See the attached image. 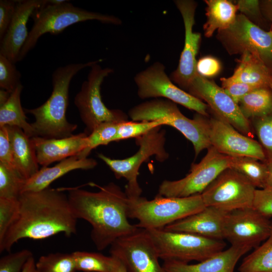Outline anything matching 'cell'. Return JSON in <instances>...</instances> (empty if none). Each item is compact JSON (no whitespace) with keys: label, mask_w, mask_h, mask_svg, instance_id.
I'll list each match as a JSON object with an SVG mask.
<instances>
[{"label":"cell","mask_w":272,"mask_h":272,"mask_svg":"<svg viewBox=\"0 0 272 272\" xmlns=\"http://www.w3.org/2000/svg\"><path fill=\"white\" fill-rule=\"evenodd\" d=\"M87 80L83 82L74 103L89 135L100 124L106 122L120 123L128 120L127 115L118 109H110L103 103L101 86L105 78L113 73L109 67H102L98 62L91 67Z\"/></svg>","instance_id":"9"},{"label":"cell","mask_w":272,"mask_h":272,"mask_svg":"<svg viewBox=\"0 0 272 272\" xmlns=\"http://www.w3.org/2000/svg\"><path fill=\"white\" fill-rule=\"evenodd\" d=\"M160 259L187 262L202 261L224 250L226 243L186 232L162 229H145Z\"/></svg>","instance_id":"7"},{"label":"cell","mask_w":272,"mask_h":272,"mask_svg":"<svg viewBox=\"0 0 272 272\" xmlns=\"http://www.w3.org/2000/svg\"><path fill=\"white\" fill-rule=\"evenodd\" d=\"M15 63L0 54V87L12 93L21 84V73Z\"/></svg>","instance_id":"37"},{"label":"cell","mask_w":272,"mask_h":272,"mask_svg":"<svg viewBox=\"0 0 272 272\" xmlns=\"http://www.w3.org/2000/svg\"><path fill=\"white\" fill-rule=\"evenodd\" d=\"M272 221L253 208L227 213L224 226V239L231 245L257 248L270 235Z\"/></svg>","instance_id":"16"},{"label":"cell","mask_w":272,"mask_h":272,"mask_svg":"<svg viewBox=\"0 0 272 272\" xmlns=\"http://www.w3.org/2000/svg\"><path fill=\"white\" fill-rule=\"evenodd\" d=\"M111 272H129L125 265L118 258L116 264Z\"/></svg>","instance_id":"49"},{"label":"cell","mask_w":272,"mask_h":272,"mask_svg":"<svg viewBox=\"0 0 272 272\" xmlns=\"http://www.w3.org/2000/svg\"><path fill=\"white\" fill-rule=\"evenodd\" d=\"M19 209L18 199L0 198V241L16 220Z\"/></svg>","instance_id":"38"},{"label":"cell","mask_w":272,"mask_h":272,"mask_svg":"<svg viewBox=\"0 0 272 272\" xmlns=\"http://www.w3.org/2000/svg\"><path fill=\"white\" fill-rule=\"evenodd\" d=\"M38 272H76L72 253H51L41 256L36 262Z\"/></svg>","instance_id":"32"},{"label":"cell","mask_w":272,"mask_h":272,"mask_svg":"<svg viewBox=\"0 0 272 272\" xmlns=\"http://www.w3.org/2000/svg\"><path fill=\"white\" fill-rule=\"evenodd\" d=\"M186 90L191 95L204 100L217 117L247 137L251 134L250 121L243 115L239 105L214 81L197 74Z\"/></svg>","instance_id":"15"},{"label":"cell","mask_w":272,"mask_h":272,"mask_svg":"<svg viewBox=\"0 0 272 272\" xmlns=\"http://www.w3.org/2000/svg\"><path fill=\"white\" fill-rule=\"evenodd\" d=\"M141 99L163 97L202 116L208 117L207 104L175 85L167 76L164 65L156 62L134 77Z\"/></svg>","instance_id":"13"},{"label":"cell","mask_w":272,"mask_h":272,"mask_svg":"<svg viewBox=\"0 0 272 272\" xmlns=\"http://www.w3.org/2000/svg\"><path fill=\"white\" fill-rule=\"evenodd\" d=\"M249 121L264 152L266 163L272 161V112Z\"/></svg>","instance_id":"36"},{"label":"cell","mask_w":272,"mask_h":272,"mask_svg":"<svg viewBox=\"0 0 272 272\" xmlns=\"http://www.w3.org/2000/svg\"><path fill=\"white\" fill-rule=\"evenodd\" d=\"M93 192L79 187L64 188L72 211L78 219L88 222L92 227L91 238L99 250H104L116 240L136 230L128 221V197L113 182Z\"/></svg>","instance_id":"2"},{"label":"cell","mask_w":272,"mask_h":272,"mask_svg":"<svg viewBox=\"0 0 272 272\" xmlns=\"http://www.w3.org/2000/svg\"><path fill=\"white\" fill-rule=\"evenodd\" d=\"M119 123L103 122L95 128L88 135L87 148L78 156L80 158H87L91 151L99 146L106 145L114 141Z\"/></svg>","instance_id":"34"},{"label":"cell","mask_w":272,"mask_h":272,"mask_svg":"<svg viewBox=\"0 0 272 272\" xmlns=\"http://www.w3.org/2000/svg\"><path fill=\"white\" fill-rule=\"evenodd\" d=\"M8 127L17 171L24 179L27 180L39 170L31 138L18 127Z\"/></svg>","instance_id":"24"},{"label":"cell","mask_w":272,"mask_h":272,"mask_svg":"<svg viewBox=\"0 0 272 272\" xmlns=\"http://www.w3.org/2000/svg\"><path fill=\"white\" fill-rule=\"evenodd\" d=\"M159 126L148 133L135 138L138 151L131 156L123 159L110 158L103 154L98 157L113 172L117 178H124L127 181L125 192L128 198L141 196L142 190L138 182L139 169L150 157L155 156L157 160L164 162L169 154L165 148V131Z\"/></svg>","instance_id":"8"},{"label":"cell","mask_w":272,"mask_h":272,"mask_svg":"<svg viewBox=\"0 0 272 272\" xmlns=\"http://www.w3.org/2000/svg\"><path fill=\"white\" fill-rule=\"evenodd\" d=\"M252 208L269 219L272 217V187L256 189Z\"/></svg>","instance_id":"42"},{"label":"cell","mask_w":272,"mask_h":272,"mask_svg":"<svg viewBox=\"0 0 272 272\" xmlns=\"http://www.w3.org/2000/svg\"><path fill=\"white\" fill-rule=\"evenodd\" d=\"M12 93L6 90L1 89L0 90V106L5 103L9 99Z\"/></svg>","instance_id":"50"},{"label":"cell","mask_w":272,"mask_h":272,"mask_svg":"<svg viewBox=\"0 0 272 272\" xmlns=\"http://www.w3.org/2000/svg\"><path fill=\"white\" fill-rule=\"evenodd\" d=\"M266 163L267 167V174L265 187H272V161Z\"/></svg>","instance_id":"48"},{"label":"cell","mask_w":272,"mask_h":272,"mask_svg":"<svg viewBox=\"0 0 272 272\" xmlns=\"http://www.w3.org/2000/svg\"><path fill=\"white\" fill-rule=\"evenodd\" d=\"M31 17L33 25L21 50L19 61L26 56L45 33L57 35L73 24L90 20L113 25L121 24L120 19L114 16L89 11L76 7L67 1L59 5H51L46 0V3L36 10Z\"/></svg>","instance_id":"5"},{"label":"cell","mask_w":272,"mask_h":272,"mask_svg":"<svg viewBox=\"0 0 272 272\" xmlns=\"http://www.w3.org/2000/svg\"><path fill=\"white\" fill-rule=\"evenodd\" d=\"M163 125H165V122L161 120L124 121L118 123L114 141L137 138L148 133L155 128Z\"/></svg>","instance_id":"35"},{"label":"cell","mask_w":272,"mask_h":272,"mask_svg":"<svg viewBox=\"0 0 272 272\" xmlns=\"http://www.w3.org/2000/svg\"><path fill=\"white\" fill-rule=\"evenodd\" d=\"M230 168L242 174L256 187H265L267 174L266 163L249 157H232Z\"/></svg>","instance_id":"29"},{"label":"cell","mask_w":272,"mask_h":272,"mask_svg":"<svg viewBox=\"0 0 272 272\" xmlns=\"http://www.w3.org/2000/svg\"><path fill=\"white\" fill-rule=\"evenodd\" d=\"M238 105L249 120L268 114L272 112V89H254L243 96Z\"/></svg>","instance_id":"28"},{"label":"cell","mask_w":272,"mask_h":272,"mask_svg":"<svg viewBox=\"0 0 272 272\" xmlns=\"http://www.w3.org/2000/svg\"><path fill=\"white\" fill-rule=\"evenodd\" d=\"M17 1H0V40L7 32L14 15Z\"/></svg>","instance_id":"43"},{"label":"cell","mask_w":272,"mask_h":272,"mask_svg":"<svg viewBox=\"0 0 272 272\" xmlns=\"http://www.w3.org/2000/svg\"><path fill=\"white\" fill-rule=\"evenodd\" d=\"M250 249L231 245L228 249L196 264L165 261L163 266L167 272H234L238 261Z\"/></svg>","instance_id":"22"},{"label":"cell","mask_w":272,"mask_h":272,"mask_svg":"<svg viewBox=\"0 0 272 272\" xmlns=\"http://www.w3.org/2000/svg\"><path fill=\"white\" fill-rule=\"evenodd\" d=\"M97 161L92 158L72 156L60 161L53 167H42L34 175L26 180L22 192L36 191L45 189L55 180L67 173L77 169L89 170L95 168Z\"/></svg>","instance_id":"23"},{"label":"cell","mask_w":272,"mask_h":272,"mask_svg":"<svg viewBox=\"0 0 272 272\" xmlns=\"http://www.w3.org/2000/svg\"><path fill=\"white\" fill-rule=\"evenodd\" d=\"M110 246L111 255L119 259L129 272H167L160 265L156 249L145 229L139 228Z\"/></svg>","instance_id":"14"},{"label":"cell","mask_w":272,"mask_h":272,"mask_svg":"<svg viewBox=\"0 0 272 272\" xmlns=\"http://www.w3.org/2000/svg\"><path fill=\"white\" fill-rule=\"evenodd\" d=\"M72 254L77 270L83 272H111L117 262L115 257L100 253L76 251Z\"/></svg>","instance_id":"31"},{"label":"cell","mask_w":272,"mask_h":272,"mask_svg":"<svg viewBox=\"0 0 272 272\" xmlns=\"http://www.w3.org/2000/svg\"><path fill=\"white\" fill-rule=\"evenodd\" d=\"M22 272H38L36 267V261L33 256L27 261Z\"/></svg>","instance_id":"47"},{"label":"cell","mask_w":272,"mask_h":272,"mask_svg":"<svg viewBox=\"0 0 272 272\" xmlns=\"http://www.w3.org/2000/svg\"><path fill=\"white\" fill-rule=\"evenodd\" d=\"M256 187L244 176L228 168L201 193L206 207L229 212L252 208Z\"/></svg>","instance_id":"11"},{"label":"cell","mask_w":272,"mask_h":272,"mask_svg":"<svg viewBox=\"0 0 272 272\" xmlns=\"http://www.w3.org/2000/svg\"><path fill=\"white\" fill-rule=\"evenodd\" d=\"M207 20L203 25L205 35L212 36L216 30H224L235 22L237 6L227 0H206Z\"/></svg>","instance_id":"26"},{"label":"cell","mask_w":272,"mask_h":272,"mask_svg":"<svg viewBox=\"0 0 272 272\" xmlns=\"http://www.w3.org/2000/svg\"><path fill=\"white\" fill-rule=\"evenodd\" d=\"M25 181L17 171L0 163V198L18 199Z\"/></svg>","instance_id":"33"},{"label":"cell","mask_w":272,"mask_h":272,"mask_svg":"<svg viewBox=\"0 0 272 272\" xmlns=\"http://www.w3.org/2000/svg\"><path fill=\"white\" fill-rule=\"evenodd\" d=\"M211 146L219 153L230 157H249L266 163V158L259 143L241 133L218 117L208 119Z\"/></svg>","instance_id":"17"},{"label":"cell","mask_w":272,"mask_h":272,"mask_svg":"<svg viewBox=\"0 0 272 272\" xmlns=\"http://www.w3.org/2000/svg\"><path fill=\"white\" fill-rule=\"evenodd\" d=\"M240 272H272V224L270 233L265 241L243 260Z\"/></svg>","instance_id":"30"},{"label":"cell","mask_w":272,"mask_h":272,"mask_svg":"<svg viewBox=\"0 0 272 272\" xmlns=\"http://www.w3.org/2000/svg\"><path fill=\"white\" fill-rule=\"evenodd\" d=\"M260 8L262 14L271 22L272 26V0L260 2Z\"/></svg>","instance_id":"46"},{"label":"cell","mask_w":272,"mask_h":272,"mask_svg":"<svg viewBox=\"0 0 272 272\" xmlns=\"http://www.w3.org/2000/svg\"><path fill=\"white\" fill-rule=\"evenodd\" d=\"M219 37L230 54L254 53L272 71L271 25L265 31L241 14L228 28L219 31Z\"/></svg>","instance_id":"12"},{"label":"cell","mask_w":272,"mask_h":272,"mask_svg":"<svg viewBox=\"0 0 272 272\" xmlns=\"http://www.w3.org/2000/svg\"><path fill=\"white\" fill-rule=\"evenodd\" d=\"M201 194L185 197H167L157 194L151 200L140 196L128 198L129 218L138 221L144 229H162L204 209Z\"/></svg>","instance_id":"4"},{"label":"cell","mask_w":272,"mask_h":272,"mask_svg":"<svg viewBox=\"0 0 272 272\" xmlns=\"http://www.w3.org/2000/svg\"><path fill=\"white\" fill-rule=\"evenodd\" d=\"M238 61L232 79L257 88L272 89V71L257 55L246 51L241 54Z\"/></svg>","instance_id":"25"},{"label":"cell","mask_w":272,"mask_h":272,"mask_svg":"<svg viewBox=\"0 0 272 272\" xmlns=\"http://www.w3.org/2000/svg\"><path fill=\"white\" fill-rule=\"evenodd\" d=\"M46 0L17 1L16 11L4 37L0 40V54L14 63L19 61L21 50L29 35L27 24L34 12Z\"/></svg>","instance_id":"19"},{"label":"cell","mask_w":272,"mask_h":272,"mask_svg":"<svg viewBox=\"0 0 272 272\" xmlns=\"http://www.w3.org/2000/svg\"><path fill=\"white\" fill-rule=\"evenodd\" d=\"M63 188L48 187L25 191L19 197L17 217L0 241V252L10 251L19 240H41L59 233L70 237L77 233V219Z\"/></svg>","instance_id":"1"},{"label":"cell","mask_w":272,"mask_h":272,"mask_svg":"<svg viewBox=\"0 0 272 272\" xmlns=\"http://www.w3.org/2000/svg\"><path fill=\"white\" fill-rule=\"evenodd\" d=\"M235 2L242 14L247 17H260L262 13L260 2L255 0H239Z\"/></svg>","instance_id":"45"},{"label":"cell","mask_w":272,"mask_h":272,"mask_svg":"<svg viewBox=\"0 0 272 272\" xmlns=\"http://www.w3.org/2000/svg\"><path fill=\"white\" fill-rule=\"evenodd\" d=\"M227 212L212 207L171 224L163 229L186 232L208 238L223 240L224 226Z\"/></svg>","instance_id":"20"},{"label":"cell","mask_w":272,"mask_h":272,"mask_svg":"<svg viewBox=\"0 0 272 272\" xmlns=\"http://www.w3.org/2000/svg\"><path fill=\"white\" fill-rule=\"evenodd\" d=\"M88 135L85 132L61 139L31 138L39 165L47 167L54 162L78 156L87 147Z\"/></svg>","instance_id":"21"},{"label":"cell","mask_w":272,"mask_h":272,"mask_svg":"<svg viewBox=\"0 0 272 272\" xmlns=\"http://www.w3.org/2000/svg\"><path fill=\"white\" fill-rule=\"evenodd\" d=\"M220 80L223 89L238 104L243 96L257 89L251 85L233 80L231 77L222 78Z\"/></svg>","instance_id":"40"},{"label":"cell","mask_w":272,"mask_h":272,"mask_svg":"<svg viewBox=\"0 0 272 272\" xmlns=\"http://www.w3.org/2000/svg\"><path fill=\"white\" fill-rule=\"evenodd\" d=\"M221 65L216 58L206 56L200 58L196 63L197 73L205 78L213 77L217 75L221 71Z\"/></svg>","instance_id":"44"},{"label":"cell","mask_w":272,"mask_h":272,"mask_svg":"<svg viewBox=\"0 0 272 272\" xmlns=\"http://www.w3.org/2000/svg\"><path fill=\"white\" fill-rule=\"evenodd\" d=\"M232 157L222 154L211 146L201 160L191 165L189 173L176 180H164L158 194L185 197L201 194L225 169L230 168Z\"/></svg>","instance_id":"10"},{"label":"cell","mask_w":272,"mask_h":272,"mask_svg":"<svg viewBox=\"0 0 272 272\" xmlns=\"http://www.w3.org/2000/svg\"><path fill=\"white\" fill-rule=\"evenodd\" d=\"M128 115L132 121L161 120L180 131L193 146L195 157L211 146L207 117L197 114L193 119L183 115L175 103L165 99H154L132 108Z\"/></svg>","instance_id":"6"},{"label":"cell","mask_w":272,"mask_h":272,"mask_svg":"<svg viewBox=\"0 0 272 272\" xmlns=\"http://www.w3.org/2000/svg\"><path fill=\"white\" fill-rule=\"evenodd\" d=\"M0 163L17 171L10 131L7 125L0 127Z\"/></svg>","instance_id":"41"},{"label":"cell","mask_w":272,"mask_h":272,"mask_svg":"<svg viewBox=\"0 0 272 272\" xmlns=\"http://www.w3.org/2000/svg\"><path fill=\"white\" fill-rule=\"evenodd\" d=\"M175 3L183 20L185 41L178 67L171 74L170 79L186 90L198 74L196 56L199 49L201 35L200 33L193 31L196 3L190 0H178Z\"/></svg>","instance_id":"18"},{"label":"cell","mask_w":272,"mask_h":272,"mask_svg":"<svg viewBox=\"0 0 272 272\" xmlns=\"http://www.w3.org/2000/svg\"><path fill=\"white\" fill-rule=\"evenodd\" d=\"M101 60L70 63L59 66L53 72V89L50 97L41 106L25 109L26 112L32 114L35 118L34 122L31 123L35 137L61 139L73 135L77 125L69 122L66 117L71 82L81 70Z\"/></svg>","instance_id":"3"},{"label":"cell","mask_w":272,"mask_h":272,"mask_svg":"<svg viewBox=\"0 0 272 272\" xmlns=\"http://www.w3.org/2000/svg\"><path fill=\"white\" fill-rule=\"evenodd\" d=\"M23 86L20 84L11 93L7 102L0 106V127L16 126L22 129L29 137H35L31 123L27 121V117L21 103L20 96Z\"/></svg>","instance_id":"27"},{"label":"cell","mask_w":272,"mask_h":272,"mask_svg":"<svg viewBox=\"0 0 272 272\" xmlns=\"http://www.w3.org/2000/svg\"><path fill=\"white\" fill-rule=\"evenodd\" d=\"M32 256V252L26 249L9 253L1 258L0 272H22Z\"/></svg>","instance_id":"39"}]
</instances>
